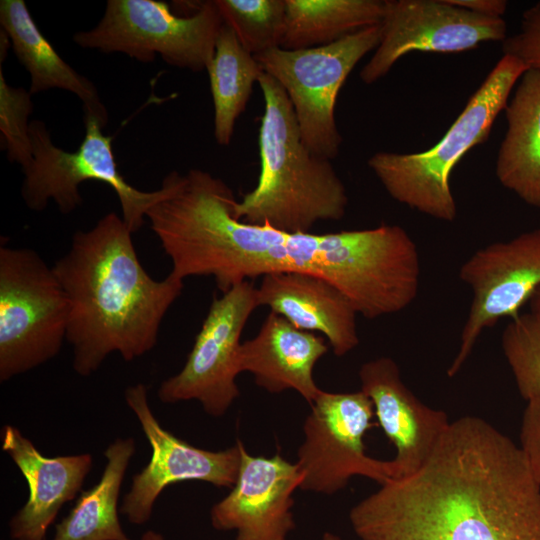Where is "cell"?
Masks as SVG:
<instances>
[{
    "mask_svg": "<svg viewBox=\"0 0 540 540\" xmlns=\"http://www.w3.org/2000/svg\"><path fill=\"white\" fill-rule=\"evenodd\" d=\"M258 306L257 287L250 280L214 295L183 368L161 383L160 401L197 400L208 415L223 416L240 395V339Z\"/></svg>",
    "mask_w": 540,
    "mask_h": 540,
    "instance_id": "cell-11",
    "label": "cell"
},
{
    "mask_svg": "<svg viewBox=\"0 0 540 540\" xmlns=\"http://www.w3.org/2000/svg\"><path fill=\"white\" fill-rule=\"evenodd\" d=\"M328 351L322 336L295 327L284 317L270 313L252 339L240 346L238 365L255 383L270 393L295 390L311 405L322 391L313 369Z\"/></svg>",
    "mask_w": 540,
    "mask_h": 540,
    "instance_id": "cell-19",
    "label": "cell"
},
{
    "mask_svg": "<svg viewBox=\"0 0 540 540\" xmlns=\"http://www.w3.org/2000/svg\"><path fill=\"white\" fill-rule=\"evenodd\" d=\"M31 93L23 87L10 86L0 64V131L7 158L22 169L32 160L29 117L33 111Z\"/></svg>",
    "mask_w": 540,
    "mask_h": 540,
    "instance_id": "cell-27",
    "label": "cell"
},
{
    "mask_svg": "<svg viewBox=\"0 0 540 540\" xmlns=\"http://www.w3.org/2000/svg\"><path fill=\"white\" fill-rule=\"evenodd\" d=\"M259 129L260 173L255 188L234 205L236 218L284 232H310L320 221H339L348 206L346 188L331 160L303 142L290 100L262 73Z\"/></svg>",
    "mask_w": 540,
    "mask_h": 540,
    "instance_id": "cell-4",
    "label": "cell"
},
{
    "mask_svg": "<svg viewBox=\"0 0 540 540\" xmlns=\"http://www.w3.org/2000/svg\"><path fill=\"white\" fill-rule=\"evenodd\" d=\"M361 389L372 401L375 416L394 445L397 478L418 471L450 424L448 415L422 403L404 384L390 357H378L359 370Z\"/></svg>",
    "mask_w": 540,
    "mask_h": 540,
    "instance_id": "cell-16",
    "label": "cell"
},
{
    "mask_svg": "<svg viewBox=\"0 0 540 540\" xmlns=\"http://www.w3.org/2000/svg\"><path fill=\"white\" fill-rule=\"evenodd\" d=\"M223 21L252 55L280 47L285 0H215Z\"/></svg>",
    "mask_w": 540,
    "mask_h": 540,
    "instance_id": "cell-25",
    "label": "cell"
},
{
    "mask_svg": "<svg viewBox=\"0 0 540 540\" xmlns=\"http://www.w3.org/2000/svg\"><path fill=\"white\" fill-rule=\"evenodd\" d=\"M380 39L379 24L328 45L300 50L278 47L254 56L263 72L286 92L301 138L314 154L329 160L338 155L343 141L335 120L338 93Z\"/></svg>",
    "mask_w": 540,
    "mask_h": 540,
    "instance_id": "cell-9",
    "label": "cell"
},
{
    "mask_svg": "<svg viewBox=\"0 0 540 540\" xmlns=\"http://www.w3.org/2000/svg\"><path fill=\"white\" fill-rule=\"evenodd\" d=\"M257 296L259 306L269 307L295 327L324 335L338 357L359 344L357 311L340 289L321 277L270 273L261 277Z\"/></svg>",
    "mask_w": 540,
    "mask_h": 540,
    "instance_id": "cell-18",
    "label": "cell"
},
{
    "mask_svg": "<svg viewBox=\"0 0 540 540\" xmlns=\"http://www.w3.org/2000/svg\"><path fill=\"white\" fill-rule=\"evenodd\" d=\"M459 278L470 288L472 301L449 377L461 370L486 329L520 314L540 287V228L476 250L461 265Z\"/></svg>",
    "mask_w": 540,
    "mask_h": 540,
    "instance_id": "cell-12",
    "label": "cell"
},
{
    "mask_svg": "<svg viewBox=\"0 0 540 540\" xmlns=\"http://www.w3.org/2000/svg\"><path fill=\"white\" fill-rule=\"evenodd\" d=\"M280 48L300 50L336 42L361 29L379 25L384 0H285Z\"/></svg>",
    "mask_w": 540,
    "mask_h": 540,
    "instance_id": "cell-23",
    "label": "cell"
},
{
    "mask_svg": "<svg viewBox=\"0 0 540 540\" xmlns=\"http://www.w3.org/2000/svg\"><path fill=\"white\" fill-rule=\"evenodd\" d=\"M224 24L215 0L200 2L180 16L157 0H108L99 23L73 41L103 53H123L139 62L159 55L167 64L193 72L207 70Z\"/></svg>",
    "mask_w": 540,
    "mask_h": 540,
    "instance_id": "cell-7",
    "label": "cell"
},
{
    "mask_svg": "<svg viewBox=\"0 0 540 540\" xmlns=\"http://www.w3.org/2000/svg\"><path fill=\"white\" fill-rule=\"evenodd\" d=\"M304 478L298 464L279 453L254 456L241 446V464L229 494L210 511L216 530L236 531L235 540H286L295 527L293 493Z\"/></svg>",
    "mask_w": 540,
    "mask_h": 540,
    "instance_id": "cell-15",
    "label": "cell"
},
{
    "mask_svg": "<svg viewBox=\"0 0 540 540\" xmlns=\"http://www.w3.org/2000/svg\"><path fill=\"white\" fill-rule=\"evenodd\" d=\"M140 540H166L165 537L154 530L146 531L140 538Z\"/></svg>",
    "mask_w": 540,
    "mask_h": 540,
    "instance_id": "cell-32",
    "label": "cell"
},
{
    "mask_svg": "<svg viewBox=\"0 0 540 540\" xmlns=\"http://www.w3.org/2000/svg\"><path fill=\"white\" fill-rule=\"evenodd\" d=\"M2 449L28 483L29 496L11 518L12 540H45L49 526L62 506L73 500L92 469L89 453L46 457L12 425L1 430Z\"/></svg>",
    "mask_w": 540,
    "mask_h": 540,
    "instance_id": "cell-17",
    "label": "cell"
},
{
    "mask_svg": "<svg viewBox=\"0 0 540 540\" xmlns=\"http://www.w3.org/2000/svg\"><path fill=\"white\" fill-rule=\"evenodd\" d=\"M124 398L152 450L150 461L133 477L120 507L130 523H146L160 493L171 484L203 481L219 488L234 486L241 464V440L221 451L195 447L160 425L150 408L148 390L143 383L126 388Z\"/></svg>",
    "mask_w": 540,
    "mask_h": 540,
    "instance_id": "cell-14",
    "label": "cell"
},
{
    "mask_svg": "<svg viewBox=\"0 0 540 540\" xmlns=\"http://www.w3.org/2000/svg\"><path fill=\"white\" fill-rule=\"evenodd\" d=\"M323 540H342L338 535L331 533V532H325L322 537Z\"/></svg>",
    "mask_w": 540,
    "mask_h": 540,
    "instance_id": "cell-33",
    "label": "cell"
},
{
    "mask_svg": "<svg viewBox=\"0 0 540 540\" xmlns=\"http://www.w3.org/2000/svg\"><path fill=\"white\" fill-rule=\"evenodd\" d=\"M503 55L513 56L527 67L540 69V1L526 9L520 29L502 42Z\"/></svg>",
    "mask_w": 540,
    "mask_h": 540,
    "instance_id": "cell-28",
    "label": "cell"
},
{
    "mask_svg": "<svg viewBox=\"0 0 540 540\" xmlns=\"http://www.w3.org/2000/svg\"><path fill=\"white\" fill-rule=\"evenodd\" d=\"M303 425L304 441L296 463L304 474L300 489L332 495L354 476L380 485L397 478L392 460L366 453L364 436L375 415L370 398L362 391H321L310 405Z\"/></svg>",
    "mask_w": 540,
    "mask_h": 540,
    "instance_id": "cell-10",
    "label": "cell"
},
{
    "mask_svg": "<svg viewBox=\"0 0 540 540\" xmlns=\"http://www.w3.org/2000/svg\"><path fill=\"white\" fill-rule=\"evenodd\" d=\"M501 347L520 395L527 402L540 400V312L512 318L502 331Z\"/></svg>",
    "mask_w": 540,
    "mask_h": 540,
    "instance_id": "cell-26",
    "label": "cell"
},
{
    "mask_svg": "<svg viewBox=\"0 0 540 540\" xmlns=\"http://www.w3.org/2000/svg\"><path fill=\"white\" fill-rule=\"evenodd\" d=\"M520 449L540 484V400L528 401L520 429Z\"/></svg>",
    "mask_w": 540,
    "mask_h": 540,
    "instance_id": "cell-29",
    "label": "cell"
},
{
    "mask_svg": "<svg viewBox=\"0 0 540 540\" xmlns=\"http://www.w3.org/2000/svg\"><path fill=\"white\" fill-rule=\"evenodd\" d=\"M507 130L495 174L529 206L540 208V69H527L505 109Z\"/></svg>",
    "mask_w": 540,
    "mask_h": 540,
    "instance_id": "cell-21",
    "label": "cell"
},
{
    "mask_svg": "<svg viewBox=\"0 0 540 540\" xmlns=\"http://www.w3.org/2000/svg\"><path fill=\"white\" fill-rule=\"evenodd\" d=\"M381 39L360 71L365 84L383 78L412 52L461 53L507 37L503 18L479 15L449 0H384Z\"/></svg>",
    "mask_w": 540,
    "mask_h": 540,
    "instance_id": "cell-13",
    "label": "cell"
},
{
    "mask_svg": "<svg viewBox=\"0 0 540 540\" xmlns=\"http://www.w3.org/2000/svg\"><path fill=\"white\" fill-rule=\"evenodd\" d=\"M132 234L122 216L107 213L89 230L77 231L52 266L68 299L66 340L80 376L96 372L113 352L128 362L150 352L183 291V280L148 274Z\"/></svg>",
    "mask_w": 540,
    "mask_h": 540,
    "instance_id": "cell-3",
    "label": "cell"
},
{
    "mask_svg": "<svg viewBox=\"0 0 540 540\" xmlns=\"http://www.w3.org/2000/svg\"><path fill=\"white\" fill-rule=\"evenodd\" d=\"M232 189L211 173L172 172L146 218L169 257L172 277H213L224 293L270 273L321 277L366 319L409 307L420 286L416 243L399 225L315 234L246 223L234 214Z\"/></svg>",
    "mask_w": 540,
    "mask_h": 540,
    "instance_id": "cell-1",
    "label": "cell"
},
{
    "mask_svg": "<svg viewBox=\"0 0 540 540\" xmlns=\"http://www.w3.org/2000/svg\"><path fill=\"white\" fill-rule=\"evenodd\" d=\"M85 135L74 152L52 142L46 124L30 122L32 160L23 169L21 196L33 211L44 210L49 201L62 214H70L82 203L79 186L85 181L109 185L116 193L122 219L132 233L144 224L148 209L160 199L163 189L141 191L122 176L112 149V137L104 135L103 125L93 116H84Z\"/></svg>",
    "mask_w": 540,
    "mask_h": 540,
    "instance_id": "cell-8",
    "label": "cell"
},
{
    "mask_svg": "<svg viewBox=\"0 0 540 540\" xmlns=\"http://www.w3.org/2000/svg\"><path fill=\"white\" fill-rule=\"evenodd\" d=\"M527 69L519 59L503 55L434 146L416 153L373 154L367 164L390 197L436 220L455 221L451 173L468 151L488 139Z\"/></svg>",
    "mask_w": 540,
    "mask_h": 540,
    "instance_id": "cell-5",
    "label": "cell"
},
{
    "mask_svg": "<svg viewBox=\"0 0 540 540\" xmlns=\"http://www.w3.org/2000/svg\"><path fill=\"white\" fill-rule=\"evenodd\" d=\"M206 71L214 107V137L219 145L228 146L236 121L245 110L263 70L224 23Z\"/></svg>",
    "mask_w": 540,
    "mask_h": 540,
    "instance_id": "cell-24",
    "label": "cell"
},
{
    "mask_svg": "<svg viewBox=\"0 0 540 540\" xmlns=\"http://www.w3.org/2000/svg\"><path fill=\"white\" fill-rule=\"evenodd\" d=\"M69 303L52 267L30 248L0 246V381L54 358Z\"/></svg>",
    "mask_w": 540,
    "mask_h": 540,
    "instance_id": "cell-6",
    "label": "cell"
},
{
    "mask_svg": "<svg viewBox=\"0 0 540 540\" xmlns=\"http://www.w3.org/2000/svg\"><path fill=\"white\" fill-rule=\"evenodd\" d=\"M133 438H117L105 450L107 460L99 482L81 493L69 514L56 525L52 540H131L118 517V499L129 462Z\"/></svg>",
    "mask_w": 540,
    "mask_h": 540,
    "instance_id": "cell-22",
    "label": "cell"
},
{
    "mask_svg": "<svg viewBox=\"0 0 540 540\" xmlns=\"http://www.w3.org/2000/svg\"><path fill=\"white\" fill-rule=\"evenodd\" d=\"M349 521L360 540H540V484L519 446L467 415L418 471L382 484Z\"/></svg>",
    "mask_w": 540,
    "mask_h": 540,
    "instance_id": "cell-2",
    "label": "cell"
},
{
    "mask_svg": "<svg viewBox=\"0 0 540 540\" xmlns=\"http://www.w3.org/2000/svg\"><path fill=\"white\" fill-rule=\"evenodd\" d=\"M0 24L18 61L30 75L31 94L58 88L76 95L83 115L95 117L103 127L108 112L95 85L71 67L41 33L23 0L0 1Z\"/></svg>",
    "mask_w": 540,
    "mask_h": 540,
    "instance_id": "cell-20",
    "label": "cell"
},
{
    "mask_svg": "<svg viewBox=\"0 0 540 540\" xmlns=\"http://www.w3.org/2000/svg\"><path fill=\"white\" fill-rule=\"evenodd\" d=\"M529 304L530 310L540 312V287L532 295Z\"/></svg>",
    "mask_w": 540,
    "mask_h": 540,
    "instance_id": "cell-31",
    "label": "cell"
},
{
    "mask_svg": "<svg viewBox=\"0 0 540 540\" xmlns=\"http://www.w3.org/2000/svg\"><path fill=\"white\" fill-rule=\"evenodd\" d=\"M452 4L464 8L473 13L493 17L503 18L507 9L505 0H449Z\"/></svg>",
    "mask_w": 540,
    "mask_h": 540,
    "instance_id": "cell-30",
    "label": "cell"
}]
</instances>
